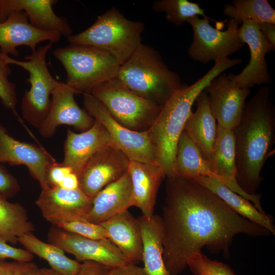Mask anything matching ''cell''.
<instances>
[{"label": "cell", "instance_id": "obj_1", "mask_svg": "<svg viewBox=\"0 0 275 275\" xmlns=\"http://www.w3.org/2000/svg\"><path fill=\"white\" fill-rule=\"evenodd\" d=\"M163 258L171 275H178L188 259L206 246L228 255L238 234L269 235L265 228L242 217L205 186L190 178H168L163 207Z\"/></svg>", "mask_w": 275, "mask_h": 275}, {"label": "cell", "instance_id": "obj_2", "mask_svg": "<svg viewBox=\"0 0 275 275\" xmlns=\"http://www.w3.org/2000/svg\"><path fill=\"white\" fill-rule=\"evenodd\" d=\"M233 131L237 182L248 194H256L275 141V107L269 87L261 86L246 102L241 120Z\"/></svg>", "mask_w": 275, "mask_h": 275}, {"label": "cell", "instance_id": "obj_3", "mask_svg": "<svg viewBox=\"0 0 275 275\" xmlns=\"http://www.w3.org/2000/svg\"><path fill=\"white\" fill-rule=\"evenodd\" d=\"M241 62L239 58H227L214 63L202 77L191 85H187L177 91L162 106L147 131L156 150L157 164L162 170L166 178L174 176L177 143L198 96L213 78Z\"/></svg>", "mask_w": 275, "mask_h": 275}, {"label": "cell", "instance_id": "obj_4", "mask_svg": "<svg viewBox=\"0 0 275 275\" xmlns=\"http://www.w3.org/2000/svg\"><path fill=\"white\" fill-rule=\"evenodd\" d=\"M116 78L134 94L162 106L187 85L168 68L158 51L142 43L121 65Z\"/></svg>", "mask_w": 275, "mask_h": 275}, {"label": "cell", "instance_id": "obj_5", "mask_svg": "<svg viewBox=\"0 0 275 275\" xmlns=\"http://www.w3.org/2000/svg\"><path fill=\"white\" fill-rule=\"evenodd\" d=\"M144 25L125 18L113 7L98 16L88 29L67 37L71 44L89 45L104 50L123 64L142 44Z\"/></svg>", "mask_w": 275, "mask_h": 275}, {"label": "cell", "instance_id": "obj_6", "mask_svg": "<svg viewBox=\"0 0 275 275\" xmlns=\"http://www.w3.org/2000/svg\"><path fill=\"white\" fill-rule=\"evenodd\" d=\"M53 56L64 66L65 82L75 94L90 93L98 85L116 77L121 66L110 53L89 45L59 47Z\"/></svg>", "mask_w": 275, "mask_h": 275}, {"label": "cell", "instance_id": "obj_7", "mask_svg": "<svg viewBox=\"0 0 275 275\" xmlns=\"http://www.w3.org/2000/svg\"><path fill=\"white\" fill-rule=\"evenodd\" d=\"M52 44L49 43L39 47L25 56V61L17 60L1 53L9 65L20 66L29 74L26 81L31 87L22 98L21 109L23 119L38 129L49 112L51 105L50 96L60 82L51 75L46 63L47 54Z\"/></svg>", "mask_w": 275, "mask_h": 275}, {"label": "cell", "instance_id": "obj_8", "mask_svg": "<svg viewBox=\"0 0 275 275\" xmlns=\"http://www.w3.org/2000/svg\"><path fill=\"white\" fill-rule=\"evenodd\" d=\"M90 94L119 123L135 131H148L162 107L134 94L116 78L95 87Z\"/></svg>", "mask_w": 275, "mask_h": 275}, {"label": "cell", "instance_id": "obj_9", "mask_svg": "<svg viewBox=\"0 0 275 275\" xmlns=\"http://www.w3.org/2000/svg\"><path fill=\"white\" fill-rule=\"evenodd\" d=\"M209 19L213 20L195 16L186 21L193 32L188 54L194 60L203 64L222 61L244 46L238 35L239 23L230 19L227 22V29L222 31L213 28Z\"/></svg>", "mask_w": 275, "mask_h": 275}, {"label": "cell", "instance_id": "obj_10", "mask_svg": "<svg viewBox=\"0 0 275 275\" xmlns=\"http://www.w3.org/2000/svg\"><path fill=\"white\" fill-rule=\"evenodd\" d=\"M83 103L87 112L104 126L112 142L130 160L157 164L156 150L147 131H133L122 126L90 93L84 94Z\"/></svg>", "mask_w": 275, "mask_h": 275}, {"label": "cell", "instance_id": "obj_11", "mask_svg": "<svg viewBox=\"0 0 275 275\" xmlns=\"http://www.w3.org/2000/svg\"><path fill=\"white\" fill-rule=\"evenodd\" d=\"M129 160L113 143L104 146L84 166L78 176L79 188L92 200L101 189L127 171Z\"/></svg>", "mask_w": 275, "mask_h": 275}, {"label": "cell", "instance_id": "obj_12", "mask_svg": "<svg viewBox=\"0 0 275 275\" xmlns=\"http://www.w3.org/2000/svg\"><path fill=\"white\" fill-rule=\"evenodd\" d=\"M48 239L50 243L74 255L78 262L94 261L113 268L129 264L108 239H90L54 226L48 233Z\"/></svg>", "mask_w": 275, "mask_h": 275}, {"label": "cell", "instance_id": "obj_13", "mask_svg": "<svg viewBox=\"0 0 275 275\" xmlns=\"http://www.w3.org/2000/svg\"><path fill=\"white\" fill-rule=\"evenodd\" d=\"M204 91L217 126L233 130L241 120L250 89L235 86L229 74L222 73L213 78Z\"/></svg>", "mask_w": 275, "mask_h": 275}, {"label": "cell", "instance_id": "obj_14", "mask_svg": "<svg viewBox=\"0 0 275 275\" xmlns=\"http://www.w3.org/2000/svg\"><path fill=\"white\" fill-rule=\"evenodd\" d=\"M92 201L80 188L50 187L42 189L36 204L44 218L54 226L75 221H86Z\"/></svg>", "mask_w": 275, "mask_h": 275}, {"label": "cell", "instance_id": "obj_15", "mask_svg": "<svg viewBox=\"0 0 275 275\" xmlns=\"http://www.w3.org/2000/svg\"><path fill=\"white\" fill-rule=\"evenodd\" d=\"M238 35L250 51L249 64L238 74H229L233 84L241 88H249L255 85L261 86L270 81L266 54L273 47L264 39L257 22L244 20L238 29Z\"/></svg>", "mask_w": 275, "mask_h": 275}, {"label": "cell", "instance_id": "obj_16", "mask_svg": "<svg viewBox=\"0 0 275 275\" xmlns=\"http://www.w3.org/2000/svg\"><path fill=\"white\" fill-rule=\"evenodd\" d=\"M75 94L65 82H59L52 92L49 112L38 128L43 137L52 136L57 127L61 125L72 126L80 132L93 126L95 120L78 106L74 98Z\"/></svg>", "mask_w": 275, "mask_h": 275}, {"label": "cell", "instance_id": "obj_17", "mask_svg": "<svg viewBox=\"0 0 275 275\" xmlns=\"http://www.w3.org/2000/svg\"><path fill=\"white\" fill-rule=\"evenodd\" d=\"M55 161L45 150L15 140L0 125V163L26 166L42 189H45L50 187L47 179V171Z\"/></svg>", "mask_w": 275, "mask_h": 275}, {"label": "cell", "instance_id": "obj_18", "mask_svg": "<svg viewBox=\"0 0 275 275\" xmlns=\"http://www.w3.org/2000/svg\"><path fill=\"white\" fill-rule=\"evenodd\" d=\"M210 162L215 178L233 192L250 201L260 212L265 214L261 204L262 195L249 194L237 182L233 130L225 129L217 126L216 139Z\"/></svg>", "mask_w": 275, "mask_h": 275}, {"label": "cell", "instance_id": "obj_19", "mask_svg": "<svg viewBox=\"0 0 275 275\" xmlns=\"http://www.w3.org/2000/svg\"><path fill=\"white\" fill-rule=\"evenodd\" d=\"M61 36L58 32L35 28L24 12H16L0 23L1 52L17 57L19 56L17 48L20 46H27L33 52L40 43L47 41L53 44L59 41Z\"/></svg>", "mask_w": 275, "mask_h": 275}, {"label": "cell", "instance_id": "obj_20", "mask_svg": "<svg viewBox=\"0 0 275 275\" xmlns=\"http://www.w3.org/2000/svg\"><path fill=\"white\" fill-rule=\"evenodd\" d=\"M57 3L56 0H0V23L13 13L23 11L35 28L58 32L68 37L72 30L66 18L54 12L53 6Z\"/></svg>", "mask_w": 275, "mask_h": 275}, {"label": "cell", "instance_id": "obj_21", "mask_svg": "<svg viewBox=\"0 0 275 275\" xmlns=\"http://www.w3.org/2000/svg\"><path fill=\"white\" fill-rule=\"evenodd\" d=\"M112 143L106 129L95 120L90 128L79 133L69 129L64 144V159L61 163L70 167L78 177L93 155Z\"/></svg>", "mask_w": 275, "mask_h": 275}, {"label": "cell", "instance_id": "obj_22", "mask_svg": "<svg viewBox=\"0 0 275 275\" xmlns=\"http://www.w3.org/2000/svg\"><path fill=\"white\" fill-rule=\"evenodd\" d=\"M133 206L131 178L127 171L101 189L93 199L86 220L100 224Z\"/></svg>", "mask_w": 275, "mask_h": 275}, {"label": "cell", "instance_id": "obj_23", "mask_svg": "<svg viewBox=\"0 0 275 275\" xmlns=\"http://www.w3.org/2000/svg\"><path fill=\"white\" fill-rule=\"evenodd\" d=\"M127 172L132 187L133 206L138 208L143 215L154 214L160 185L166 176L157 164L129 160Z\"/></svg>", "mask_w": 275, "mask_h": 275}, {"label": "cell", "instance_id": "obj_24", "mask_svg": "<svg viewBox=\"0 0 275 275\" xmlns=\"http://www.w3.org/2000/svg\"><path fill=\"white\" fill-rule=\"evenodd\" d=\"M100 224L114 244L130 264L142 261L143 240L140 224L128 210L120 213Z\"/></svg>", "mask_w": 275, "mask_h": 275}, {"label": "cell", "instance_id": "obj_25", "mask_svg": "<svg viewBox=\"0 0 275 275\" xmlns=\"http://www.w3.org/2000/svg\"><path fill=\"white\" fill-rule=\"evenodd\" d=\"M197 109L187 119L184 130L210 161L217 136V124L209 104L208 96L204 90L196 99Z\"/></svg>", "mask_w": 275, "mask_h": 275}, {"label": "cell", "instance_id": "obj_26", "mask_svg": "<svg viewBox=\"0 0 275 275\" xmlns=\"http://www.w3.org/2000/svg\"><path fill=\"white\" fill-rule=\"evenodd\" d=\"M143 240L142 262L147 275H171L163 258V229L161 216L138 217Z\"/></svg>", "mask_w": 275, "mask_h": 275}, {"label": "cell", "instance_id": "obj_27", "mask_svg": "<svg viewBox=\"0 0 275 275\" xmlns=\"http://www.w3.org/2000/svg\"><path fill=\"white\" fill-rule=\"evenodd\" d=\"M194 180L216 195L237 214L275 234L274 225L269 216L260 212L250 201L232 191L216 178L201 176Z\"/></svg>", "mask_w": 275, "mask_h": 275}, {"label": "cell", "instance_id": "obj_28", "mask_svg": "<svg viewBox=\"0 0 275 275\" xmlns=\"http://www.w3.org/2000/svg\"><path fill=\"white\" fill-rule=\"evenodd\" d=\"M174 176L195 179L201 176L214 177L210 162L183 130L177 145Z\"/></svg>", "mask_w": 275, "mask_h": 275}, {"label": "cell", "instance_id": "obj_29", "mask_svg": "<svg viewBox=\"0 0 275 275\" xmlns=\"http://www.w3.org/2000/svg\"><path fill=\"white\" fill-rule=\"evenodd\" d=\"M17 241L33 255L46 260L56 271L63 275L77 274L80 263L67 257L57 246L40 240L32 233L22 235Z\"/></svg>", "mask_w": 275, "mask_h": 275}, {"label": "cell", "instance_id": "obj_30", "mask_svg": "<svg viewBox=\"0 0 275 275\" xmlns=\"http://www.w3.org/2000/svg\"><path fill=\"white\" fill-rule=\"evenodd\" d=\"M33 230L25 209L20 204L11 203L0 196V236L16 244L18 237Z\"/></svg>", "mask_w": 275, "mask_h": 275}, {"label": "cell", "instance_id": "obj_31", "mask_svg": "<svg viewBox=\"0 0 275 275\" xmlns=\"http://www.w3.org/2000/svg\"><path fill=\"white\" fill-rule=\"evenodd\" d=\"M231 4L225 5L224 13L239 24L246 20L275 24V10L267 0H234Z\"/></svg>", "mask_w": 275, "mask_h": 275}, {"label": "cell", "instance_id": "obj_32", "mask_svg": "<svg viewBox=\"0 0 275 275\" xmlns=\"http://www.w3.org/2000/svg\"><path fill=\"white\" fill-rule=\"evenodd\" d=\"M152 8L155 12H165L166 19L177 27L182 26L188 19L198 15L210 18L199 4L187 0L156 1L153 3Z\"/></svg>", "mask_w": 275, "mask_h": 275}, {"label": "cell", "instance_id": "obj_33", "mask_svg": "<svg viewBox=\"0 0 275 275\" xmlns=\"http://www.w3.org/2000/svg\"><path fill=\"white\" fill-rule=\"evenodd\" d=\"M187 266L193 275H236L228 265L212 260L201 252L188 259Z\"/></svg>", "mask_w": 275, "mask_h": 275}, {"label": "cell", "instance_id": "obj_34", "mask_svg": "<svg viewBox=\"0 0 275 275\" xmlns=\"http://www.w3.org/2000/svg\"><path fill=\"white\" fill-rule=\"evenodd\" d=\"M9 65L0 52V99L6 108L12 110L16 114L17 94L15 84L9 79L11 73Z\"/></svg>", "mask_w": 275, "mask_h": 275}, {"label": "cell", "instance_id": "obj_35", "mask_svg": "<svg viewBox=\"0 0 275 275\" xmlns=\"http://www.w3.org/2000/svg\"><path fill=\"white\" fill-rule=\"evenodd\" d=\"M57 227L86 238L93 239H108V233L99 224L87 221H75L60 224Z\"/></svg>", "mask_w": 275, "mask_h": 275}, {"label": "cell", "instance_id": "obj_36", "mask_svg": "<svg viewBox=\"0 0 275 275\" xmlns=\"http://www.w3.org/2000/svg\"><path fill=\"white\" fill-rule=\"evenodd\" d=\"M0 275H41L40 268L32 262L0 261Z\"/></svg>", "mask_w": 275, "mask_h": 275}, {"label": "cell", "instance_id": "obj_37", "mask_svg": "<svg viewBox=\"0 0 275 275\" xmlns=\"http://www.w3.org/2000/svg\"><path fill=\"white\" fill-rule=\"evenodd\" d=\"M33 258L34 255L28 250L12 246L0 236V261L11 259L19 262H31Z\"/></svg>", "mask_w": 275, "mask_h": 275}, {"label": "cell", "instance_id": "obj_38", "mask_svg": "<svg viewBox=\"0 0 275 275\" xmlns=\"http://www.w3.org/2000/svg\"><path fill=\"white\" fill-rule=\"evenodd\" d=\"M19 189L16 179L0 165V196L7 199L14 196Z\"/></svg>", "mask_w": 275, "mask_h": 275}, {"label": "cell", "instance_id": "obj_39", "mask_svg": "<svg viewBox=\"0 0 275 275\" xmlns=\"http://www.w3.org/2000/svg\"><path fill=\"white\" fill-rule=\"evenodd\" d=\"M72 172V170L70 167L55 161L47 172V179L49 185L51 187H59L64 178Z\"/></svg>", "mask_w": 275, "mask_h": 275}, {"label": "cell", "instance_id": "obj_40", "mask_svg": "<svg viewBox=\"0 0 275 275\" xmlns=\"http://www.w3.org/2000/svg\"><path fill=\"white\" fill-rule=\"evenodd\" d=\"M113 267L91 261L80 263L76 275H112Z\"/></svg>", "mask_w": 275, "mask_h": 275}, {"label": "cell", "instance_id": "obj_41", "mask_svg": "<svg viewBox=\"0 0 275 275\" xmlns=\"http://www.w3.org/2000/svg\"><path fill=\"white\" fill-rule=\"evenodd\" d=\"M112 275H147L143 267L135 264H127L113 269Z\"/></svg>", "mask_w": 275, "mask_h": 275}, {"label": "cell", "instance_id": "obj_42", "mask_svg": "<svg viewBox=\"0 0 275 275\" xmlns=\"http://www.w3.org/2000/svg\"><path fill=\"white\" fill-rule=\"evenodd\" d=\"M257 23L264 39L275 49V24L265 22Z\"/></svg>", "mask_w": 275, "mask_h": 275}, {"label": "cell", "instance_id": "obj_43", "mask_svg": "<svg viewBox=\"0 0 275 275\" xmlns=\"http://www.w3.org/2000/svg\"><path fill=\"white\" fill-rule=\"evenodd\" d=\"M58 187L67 189H76L79 188V180L77 176L72 172L67 175Z\"/></svg>", "mask_w": 275, "mask_h": 275}, {"label": "cell", "instance_id": "obj_44", "mask_svg": "<svg viewBox=\"0 0 275 275\" xmlns=\"http://www.w3.org/2000/svg\"><path fill=\"white\" fill-rule=\"evenodd\" d=\"M41 275H63L51 268H40Z\"/></svg>", "mask_w": 275, "mask_h": 275}]
</instances>
